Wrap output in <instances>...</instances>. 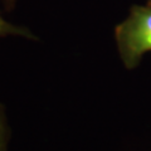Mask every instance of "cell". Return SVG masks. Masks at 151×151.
Masks as SVG:
<instances>
[{
    "instance_id": "obj_3",
    "label": "cell",
    "mask_w": 151,
    "mask_h": 151,
    "mask_svg": "<svg viewBox=\"0 0 151 151\" xmlns=\"http://www.w3.org/2000/svg\"><path fill=\"white\" fill-rule=\"evenodd\" d=\"M9 142V126L6 120L5 107L0 103V151H8Z\"/></svg>"
},
{
    "instance_id": "obj_2",
    "label": "cell",
    "mask_w": 151,
    "mask_h": 151,
    "mask_svg": "<svg viewBox=\"0 0 151 151\" xmlns=\"http://www.w3.org/2000/svg\"><path fill=\"white\" fill-rule=\"evenodd\" d=\"M5 37H23L32 40L38 39L28 28L12 24L10 22L5 20L0 14V38H5Z\"/></svg>"
},
{
    "instance_id": "obj_4",
    "label": "cell",
    "mask_w": 151,
    "mask_h": 151,
    "mask_svg": "<svg viewBox=\"0 0 151 151\" xmlns=\"http://www.w3.org/2000/svg\"><path fill=\"white\" fill-rule=\"evenodd\" d=\"M0 1L3 3V5L5 9H12L14 5H15L17 0H0Z\"/></svg>"
},
{
    "instance_id": "obj_5",
    "label": "cell",
    "mask_w": 151,
    "mask_h": 151,
    "mask_svg": "<svg viewBox=\"0 0 151 151\" xmlns=\"http://www.w3.org/2000/svg\"><path fill=\"white\" fill-rule=\"evenodd\" d=\"M149 3H150V4H151V0H149Z\"/></svg>"
},
{
    "instance_id": "obj_1",
    "label": "cell",
    "mask_w": 151,
    "mask_h": 151,
    "mask_svg": "<svg viewBox=\"0 0 151 151\" xmlns=\"http://www.w3.org/2000/svg\"><path fill=\"white\" fill-rule=\"evenodd\" d=\"M119 55L126 69L141 63L145 53L151 52V4L132 5L129 15L115 28Z\"/></svg>"
}]
</instances>
